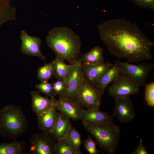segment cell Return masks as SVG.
Masks as SVG:
<instances>
[{"mask_svg": "<svg viewBox=\"0 0 154 154\" xmlns=\"http://www.w3.org/2000/svg\"><path fill=\"white\" fill-rule=\"evenodd\" d=\"M66 137L77 151H81L80 147L82 144L81 134L72 125Z\"/></svg>", "mask_w": 154, "mask_h": 154, "instance_id": "25", "label": "cell"}, {"mask_svg": "<svg viewBox=\"0 0 154 154\" xmlns=\"http://www.w3.org/2000/svg\"><path fill=\"white\" fill-rule=\"evenodd\" d=\"M56 106L62 114L74 121L80 119L83 109L78 102L59 96L56 100Z\"/></svg>", "mask_w": 154, "mask_h": 154, "instance_id": "12", "label": "cell"}, {"mask_svg": "<svg viewBox=\"0 0 154 154\" xmlns=\"http://www.w3.org/2000/svg\"><path fill=\"white\" fill-rule=\"evenodd\" d=\"M64 60L61 56L56 54L53 60V76L57 80H63L66 82L70 74L72 66L71 64H66Z\"/></svg>", "mask_w": 154, "mask_h": 154, "instance_id": "19", "label": "cell"}, {"mask_svg": "<svg viewBox=\"0 0 154 154\" xmlns=\"http://www.w3.org/2000/svg\"><path fill=\"white\" fill-rule=\"evenodd\" d=\"M92 135L96 144L110 154H114L119 143L120 128L113 122L107 123L82 124Z\"/></svg>", "mask_w": 154, "mask_h": 154, "instance_id": "4", "label": "cell"}, {"mask_svg": "<svg viewBox=\"0 0 154 154\" xmlns=\"http://www.w3.org/2000/svg\"><path fill=\"white\" fill-rule=\"evenodd\" d=\"M39 91L31 92V107L33 111L37 116L42 115L51 107L54 98L53 96L50 98L42 96Z\"/></svg>", "mask_w": 154, "mask_h": 154, "instance_id": "16", "label": "cell"}, {"mask_svg": "<svg viewBox=\"0 0 154 154\" xmlns=\"http://www.w3.org/2000/svg\"><path fill=\"white\" fill-rule=\"evenodd\" d=\"M119 75V68L116 65L114 64L104 72L99 82L94 86L103 96L104 94L105 90L109 84L115 80Z\"/></svg>", "mask_w": 154, "mask_h": 154, "instance_id": "18", "label": "cell"}, {"mask_svg": "<svg viewBox=\"0 0 154 154\" xmlns=\"http://www.w3.org/2000/svg\"><path fill=\"white\" fill-rule=\"evenodd\" d=\"M102 96L94 86L82 78L76 94V100L82 107L91 110L100 109Z\"/></svg>", "mask_w": 154, "mask_h": 154, "instance_id": "6", "label": "cell"}, {"mask_svg": "<svg viewBox=\"0 0 154 154\" xmlns=\"http://www.w3.org/2000/svg\"><path fill=\"white\" fill-rule=\"evenodd\" d=\"M35 86L40 92L44 93L47 97L50 98L54 96L52 84L48 82H41L35 84Z\"/></svg>", "mask_w": 154, "mask_h": 154, "instance_id": "27", "label": "cell"}, {"mask_svg": "<svg viewBox=\"0 0 154 154\" xmlns=\"http://www.w3.org/2000/svg\"><path fill=\"white\" fill-rule=\"evenodd\" d=\"M24 141L16 139L9 143L0 144V154H26Z\"/></svg>", "mask_w": 154, "mask_h": 154, "instance_id": "21", "label": "cell"}, {"mask_svg": "<svg viewBox=\"0 0 154 154\" xmlns=\"http://www.w3.org/2000/svg\"><path fill=\"white\" fill-rule=\"evenodd\" d=\"M72 125L70 119L60 113L50 134L56 140L66 137Z\"/></svg>", "mask_w": 154, "mask_h": 154, "instance_id": "17", "label": "cell"}, {"mask_svg": "<svg viewBox=\"0 0 154 154\" xmlns=\"http://www.w3.org/2000/svg\"><path fill=\"white\" fill-rule=\"evenodd\" d=\"M115 105L112 115L122 123H128L135 119V115L129 96L114 98Z\"/></svg>", "mask_w": 154, "mask_h": 154, "instance_id": "10", "label": "cell"}, {"mask_svg": "<svg viewBox=\"0 0 154 154\" xmlns=\"http://www.w3.org/2000/svg\"><path fill=\"white\" fill-rule=\"evenodd\" d=\"M113 116L101 111L100 109H83L80 119L82 124L107 123L112 122Z\"/></svg>", "mask_w": 154, "mask_h": 154, "instance_id": "15", "label": "cell"}, {"mask_svg": "<svg viewBox=\"0 0 154 154\" xmlns=\"http://www.w3.org/2000/svg\"><path fill=\"white\" fill-rule=\"evenodd\" d=\"M47 45L56 54L62 57L70 64L79 56L82 42L79 36L66 27H54L46 37Z\"/></svg>", "mask_w": 154, "mask_h": 154, "instance_id": "2", "label": "cell"}, {"mask_svg": "<svg viewBox=\"0 0 154 154\" xmlns=\"http://www.w3.org/2000/svg\"><path fill=\"white\" fill-rule=\"evenodd\" d=\"M80 57L84 64L97 66L104 63L103 49L99 45L95 46Z\"/></svg>", "mask_w": 154, "mask_h": 154, "instance_id": "20", "label": "cell"}, {"mask_svg": "<svg viewBox=\"0 0 154 154\" xmlns=\"http://www.w3.org/2000/svg\"><path fill=\"white\" fill-rule=\"evenodd\" d=\"M113 65L109 62L97 66L82 64L83 77L90 84L95 86L99 82L104 72Z\"/></svg>", "mask_w": 154, "mask_h": 154, "instance_id": "14", "label": "cell"}, {"mask_svg": "<svg viewBox=\"0 0 154 154\" xmlns=\"http://www.w3.org/2000/svg\"><path fill=\"white\" fill-rule=\"evenodd\" d=\"M10 0H0V27L4 23L15 19L16 10L11 7Z\"/></svg>", "mask_w": 154, "mask_h": 154, "instance_id": "22", "label": "cell"}, {"mask_svg": "<svg viewBox=\"0 0 154 154\" xmlns=\"http://www.w3.org/2000/svg\"><path fill=\"white\" fill-rule=\"evenodd\" d=\"M52 84L54 96L58 95L59 96L64 95L67 88V84L66 82L57 79Z\"/></svg>", "mask_w": 154, "mask_h": 154, "instance_id": "28", "label": "cell"}, {"mask_svg": "<svg viewBox=\"0 0 154 154\" xmlns=\"http://www.w3.org/2000/svg\"><path fill=\"white\" fill-rule=\"evenodd\" d=\"M115 64L119 68V75L140 86L145 84L149 74L154 68L153 64L148 63L134 65L117 60Z\"/></svg>", "mask_w": 154, "mask_h": 154, "instance_id": "5", "label": "cell"}, {"mask_svg": "<svg viewBox=\"0 0 154 154\" xmlns=\"http://www.w3.org/2000/svg\"><path fill=\"white\" fill-rule=\"evenodd\" d=\"M131 154H149V153L147 151L146 148L144 145L143 142V139H141L139 143Z\"/></svg>", "mask_w": 154, "mask_h": 154, "instance_id": "31", "label": "cell"}, {"mask_svg": "<svg viewBox=\"0 0 154 154\" xmlns=\"http://www.w3.org/2000/svg\"><path fill=\"white\" fill-rule=\"evenodd\" d=\"M84 147L90 154H98V150L96 148V142L89 135L83 141Z\"/></svg>", "mask_w": 154, "mask_h": 154, "instance_id": "29", "label": "cell"}, {"mask_svg": "<svg viewBox=\"0 0 154 154\" xmlns=\"http://www.w3.org/2000/svg\"><path fill=\"white\" fill-rule=\"evenodd\" d=\"M98 28L101 40L113 55L136 63L152 59L151 50L154 42L136 24L117 18L105 21Z\"/></svg>", "mask_w": 154, "mask_h": 154, "instance_id": "1", "label": "cell"}, {"mask_svg": "<svg viewBox=\"0 0 154 154\" xmlns=\"http://www.w3.org/2000/svg\"><path fill=\"white\" fill-rule=\"evenodd\" d=\"M139 7L154 10V0H130Z\"/></svg>", "mask_w": 154, "mask_h": 154, "instance_id": "30", "label": "cell"}, {"mask_svg": "<svg viewBox=\"0 0 154 154\" xmlns=\"http://www.w3.org/2000/svg\"><path fill=\"white\" fill-rule=\"evenodd\" d=\"M55 154H81L77 151L66 137L56 141L55 146Z\"/></svg>", "mask_w": 154, "mask_h": 154, "instance_id": "23", "label": "cell"}, {"mask_svg": "<svg viewBox=\"0 0 154 154\" xmlns=\"http://www.w3.org/2000/svg\"><path fill=\"white\" fill-rule=\"evenodd\" d=\"M113 82L112 85L108 88L107 92L114 98L137 94L139 92L140 86L119 74Z\"/></svg>", "mask_w": 154, "mask_h": 154, "instance_id": "8", "label": "cell"}, {"mask_svg": "<svg viewBox=\"0 0 154 154\" xmlns=\"http://www.w3.org/2000/svg\"><path fill=\"white\" fill-rule=\"evenodd\" d=\"M21 41L20 50L24 55L38 57L44 61L45 56L42 53V40L39 37L29 35L24 30H22L20 36Z\"/></svg>", "mask_w": 154, "mask_h": 154, "instance_id": "11", "label": "cell"}, {"mask_svg": "<svg viewBox=\"0 0 154 154\" xmlns=\"http://www.w3.org/2000/svg\"><path fill=\"white\" fill-rule=\"evenodd\" d=\"M70 64L72 65V70L69 77L66 82L67 84L66 92L64 95L62 96L77 102L76 92L83 77L82 69V62L80 56Z\"/></svg>", "mask_w": 154, "mask_h": 154, "instance_id": "9", "label": "cell"}, {"mask_svg": "<svg viewBox=\"0 0 154 154\" xmlns=\"http://www.w3.org/2000/svg\"><path fill=\"white\" fill-rule=\"evenodd\" d=\"M56 140L50 134L43 132L36 133L30 139V146L28 154H55Z\"/></svg>", "mask_w": 154, "mask_h": 154, "instance_id": "7", "label": "cell"}, {"mask_svg": "<svg viewBox=\"0 0 154 154\" xmlns=\"http://www.w3.org/2000/svg\"><path fill=\"white\" fill-rule=\"evenodd\" d=\"M145 100L150 107H154V82L146 84L145 93Z\"/></svg>", "mask_w": 154, "mask_h": 154, "instance_id": "26", "label": "cell"}, {"mask_svg": "<svg viewBox=\"0 0 154 154\" xmlns=\"http://www.w3.org/2000/svg\"><path fill=\"white\" fill-rule=\"evenodd\" d=\"M53 61L38 68L37 77L41 82H47L53 76Z\"/></svg>", "mask_w": 154, "mask_h": 154, "instance_id": "24", "label": "cell"}, {"mask_svg": "<svg viewBox=\"0 0 154 154\" xmlns=\"http://www.w3.org/2000/svg\"><path fill=\"white\" fill-rule=\"evenodd\" d=\"M56 99L54 98L50 108L37 118L38 128L43 132L50 133L60 113L57 112L56 106Z\"/></svg>", "mask_w": 154, "mask_h": 154, "instance_id": "13", "label": "cell"}, {"mask_svg": "<svg viewBox=\"0 0 154 154\" xmlns=\"http://www.w3.org/2000/svg\"><path fill=\"white\" fill-rule=\"evenodd\" d=\"M28 127L27 120L21 107L8 104L0 109V134L3 137L16 139Z\"/></svg>", "mask_w": 154, "mask_h": 154, "instance_id": "3", "label": "cell"}]
</instances>
